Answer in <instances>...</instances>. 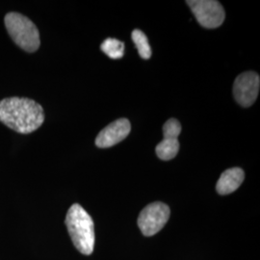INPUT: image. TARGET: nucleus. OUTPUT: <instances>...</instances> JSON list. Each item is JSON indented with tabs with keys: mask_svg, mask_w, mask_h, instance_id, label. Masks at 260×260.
<instances>
[{
	"mask_svg": "<svg viewBox=\"0 0 260 260\" xmlns=\"http://www.w3.org/2000/svg\"><path fill=\"white\" fill-rule=\"evenodd\" d=\"M245 178L244 171L240 168H232L224 171L219 178L216 190L220 195H229L236 191Z\"/></svg>",
	"mask_w": 260,
	"mask_h": 260,
	"instance_id": "6e6552de",
	"label": "nucleus"
},
{
	"mask_svg": "<svg viewBox=\"0 0 260 260\" xmlns=\"http://www.w3.org/2000/svg\"><path fill=\"white\" fill-rule=\"evenodd\" d=\"M131 38L138 49L139 55L143 59H146V60L149 59L151 56V48L149 46V40L146 36V34L139 29H135L131 34Z\"/></svg>",
	"mask_w": 260,
	"mask_h": 260,
	"instance_id": "9b49d317",
	"label": "nucleus"
},
{
	"mask_svg": "<svg viewBox=\"0 0 260 260\" xmlns=\"http://www.w3.org/2000/svg\"><path fill=\"white\" fill-rule=\"evenodd\" d=\"M181 132V124L176 119H170L163 125V136L178 138Z\"/></svg>",
	"mask_w": 260,
	"mask_h": 260,
	"instance_id": "f8f14e48",
	"label": "nucleus"
},
{
	"mask_svg": "<svg viewBox=\"0 0 260 260\" xmlns=\"http://www.w3.org/2000/svg\"><path fill=\"white\" fill-rule=\"evenodd\" d=\"M187 4L203 27L213 29L222 25L225 13L220 2L214 0H189Z\"/></svg>",
	"mask_w": 260,
	"mask_h": 260,
	"instance_id": "20e7f679",
	"label": "nucleus"
},
{
	"mask_svg": "<svg viewBox=\"0 0 260 260\" xmlns=\"http://www.w3.org/2000/svg\"><path fill=\"white\" fill-rule=\"evenodd\" d=\"M101 48L111 59H121L124 54V45L122 42L117 39H106L105 41H103Z\"/></svg>",
	"mask_w": 260,
	"mask_h": 260,
	"instance_id": "9d476101",
	"label": "nucleus"
},
{
	"mask_svg": "<svg viewBox=\"0 0 260 260\" xmlns=\"http://www.w3.org/2000/svg\"><path fill=\"white\" fill-rule=\"evenodd\" d=\"M259 75L254 72H246L237 76L233 84V94L243 107L252 105L259 93Z\"/></svg>",
	"mask_w": 260,
	"mask_h": 260,
	"instance_id": "423d86ee",
	"label": "nucleus"
},
{
	"mask_svg": "<svg viewBox=\"0 0 260 260\" xmlns=\"http://www.w3.org/2000/svg\"><path fill=\"white\" fill-rule=\"evenodd\" d=\"M130 130L131 124L127 119H119L113 121L99 133L95 139V145L102 149L113 147L125 139Z\"/></svg>",
	"mask_w": 260,
	"mask_h": 260,
	"instance_id": "0eeeda50",
	"label": "nucleus"
},
{
	"mask_svg": "<svg viewBox=\"0 0 260 260\" xmlns=\"http://www.w3.org/2000/svg\"><path fill=\"white\" fill-rule=\"evenodd\" d=\"M179 142L178 138L173 137H164L163 141H161L156 147L155 151L158 157L161 160L168 161L172 160L173 158L177 156V152L179 150Z\"/></svg>",
	"mask_w": 260,
	"mask_h": 260,
	"instance_id": "1a4fd4ad",
	"label": "nucleus"
},
{
	"mask_svg": "<svg viewBox=\"0 0 260 260\" xmlns=\"http://www.w3.org/2000/svg\"><path fill=\"white\" fill-rule=\"evenodd\" d=\"M0 121L18 133L28 134L44 123L45 112L33 100L12 96L0 102Z\"/></svg>",
	"mask_w": 260,
	"mask_h": 260,
	"instance_id": "f257e3e1",
	"label": "nucleus"
},
{
	"mask_svg": "<svg viewBox=\"0 0 260 260\" xmlns=\"http://www.w3.org/2000/svg\"><path fill=\"white\" fill-rule=\"evenodd\" d=\"M66 225L77 251L90 255L94 247V225L92 217L78 204L72 205L66 216Z\"/></svg>",
	"mask_w": 260,
	"mask_h": 260,
	"instance_id": "f03ea898",
	"label": "nucleus"
},
{
	"mask_svg": "<svg viewBox=\"0 0 260 260\" xmlns=\"http://www.w3.org/2000/svg\"><path fill=\"white\" fill-rule=\"evenodd\" d=\"M5 26L14 43L24 51L33 53L41 45L37 26L25 16L11 12L5 16Z\"/></svg>",
	"mask_w": 260,
	"mask_h": 260,
	"instance_id": "7ed1b4c3",
	"label": "nucleus"
},
{
	"mask_svg": "<svg viewBox=\"0 0 260 260\" xmlns=\"http://www.w3.org/2000/svg\"><path fill=\"white\" fill-rule=\"evenodd\" d=\"M170 208L163 203L147 205L139 215L138 225L145 236H152L160 232L170 218Z\"/></svg>",
	"mask_w": 260,
	"mask_h": 260,
	"instance_id": "39448f33",
	"label": "nucleus"
}]
</instances>
